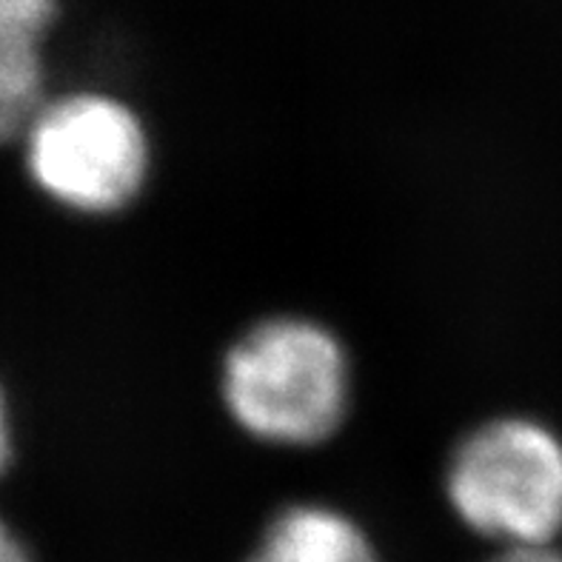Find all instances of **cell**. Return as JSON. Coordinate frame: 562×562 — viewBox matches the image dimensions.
Here are the masks:
<instances>
[{
    "label": "cell",
    "mask_w": 562,
    "mask_h": 562,
    "mask_svg": "<svg viewBox=\"0 0 562 562\" xmlns=\"http://www.w3.org/2000/svg\"><path fill=\"white\" fill-rule=\"evenodd\" d=\"M37 192L83 217L126 212L151 178V135L132 103L103 89L49 94L21 137Z\"/></svg>",
    "instance_id": "obj_2"
},
{
    "label": "cell",
    "mask_w": 562,
    "mask_h": 562,
    "mask_svg": "<svg viewBox=\"0 0 562 562\" xmlns=\"http://www.w3.org/2000/svg\"><path fill=\"white\" fill-rule=\"evenodd\" d=\"M488 562H562L560 546H528V549H499Z\"/></svg>",
    "instance_id": "obj_6"
},
{
    "label": "cell",
    "mask_w": 562,
    "mask_h": 562,
    "mask_svg": "<svg viewBox=\"0 0 562 562\" xmlns=\"http://www.w3.org/2000/svg\"><path fill=\"white\" fill-rule=\"evenodd\" d=\"M442 477L457 520L497 549L562 537V437L542 420L488 417L460 437Z\"/></svg>",
    "instance_id": "obj_3"
},
{
    "label": "cell",
    "mask_w": 562,
    "mask_h": 562,
    "mask_svg": "<svg viewBox=\"0 0 562 562\" xmlns=\"http://www.w3.org/2000/svg\"><path fill=\"white\" fill-rule=\"evenodd\" d=\"M0 562H35L26 542L14 535V528L0 517Z\"/></svg>",
    "instance_id": "obj_7"
},
{
    "label": "cell",
    "mask_w": 562,
    "mask_h": 562,
    "mask_svg": "<svg viewBox=\"0 0 562 562\" xmlns=\"http://www.w3.org/2000/svg\"><path fill=\"white\" fill-rule=\"evenodd\" d=\"M249 562H380L366 528L328 503H292L263 528Z\"/></svg>",
    "instance_id": "obj_5"
},
{
    "label": "cell",
    "mask_w": 562,
    "mask_h": 562,
    "mask_svg": "<svg viewBox=\"0 0 562 562\" xmlns=\"http://www.w3.org/2000/svg\"><path fill=\"white\" fill-rule=\"evenodd\" d=\"M14 446H12V420H9V403L7 394L0 389V477L7 474L9 463H12Z\"/></svg>",
    "instance_id": "obj_8"
},
{
    "label": "cell",
    "mask_w": 562,
    "mask_h": 562,
    "mask_svg": "<svg viewBox=\"0 0 562 562\" xmlns=\"http://www.w3.org/2000/svg\"><path fill=\"white\" fill-rule=\"evenodd\" d=\"M217 385L246 437L271 449H314L349 420L355 369L331 326L308 314H271L228 346Z\"/></svg>",
    "instance_id": "obj_1"
},
{
    "label": "cell",
    "mask_w": 562,
    "mask_h": 562,
    "mask_svg": "<svg viewBox=\"0 0 562 562\" xmlns=\"http://www.w3.org/2000/svg\"><path fill=\"white\" fill-rule=\"evenodd\" d=\"M60 0H0V146L21 143L49 100L46 46Z\"/></svg>",
    "instance_id": "obj_4"
}]
</instances>
